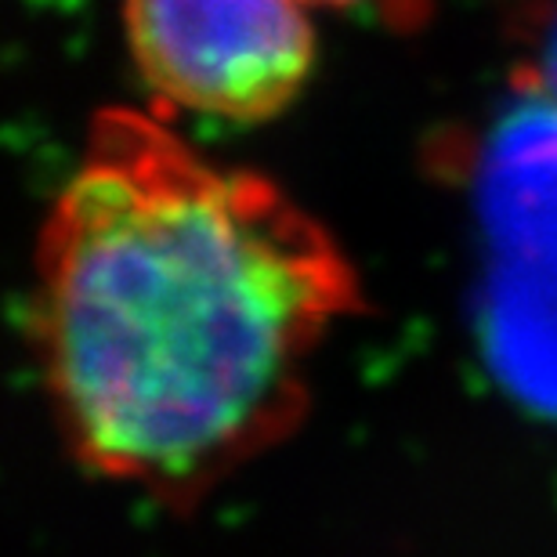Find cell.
<instances>
[{
    "instance_id": "1",
    "label": "cell",
    "mask_w": 557,
    "mask_h": 557,
    "mask_svg": "<svg viewBox=\"0 0 557 557\" xmlns=\"http://www.w3.org/2000/svg\"><path fill=\"white\" fill-rule=\"evenodd\" d=\"M348 253L272 177L109 106L37 236L29 337L73 460L193 510L311 409V362L362 315Z\"/></svg>"
},
{
    "instance_id": "2",
    "label": "cell",
    "mask_w": 557,
    "mask_h": 557,
    "mask_svg": "<svg viewBox=\"0 0 557 557\" xmlns=\"http://www.w3.org/2000/svg\"><path fill=\"white\" fill-rule=\"evenodd\" d=\"M124 33L141 81L171 113L264 124L315 70L300 0H124Z\"/></svg>"
},
{
    "instance_id": "3",
    "label": "cell",
    "mask_w": 557,
    "mask_h": 557,
    "mask_svg": "<svg viewBox=\"0 0 557 557\" xmlns=\"http://www.w3.org/2000/svg\"><path fill=\"white\" fill-rule=\"evenodd\" d=\"M305 8H362V4H376V0H300Z\"/></svg>"
}]
</instances>
